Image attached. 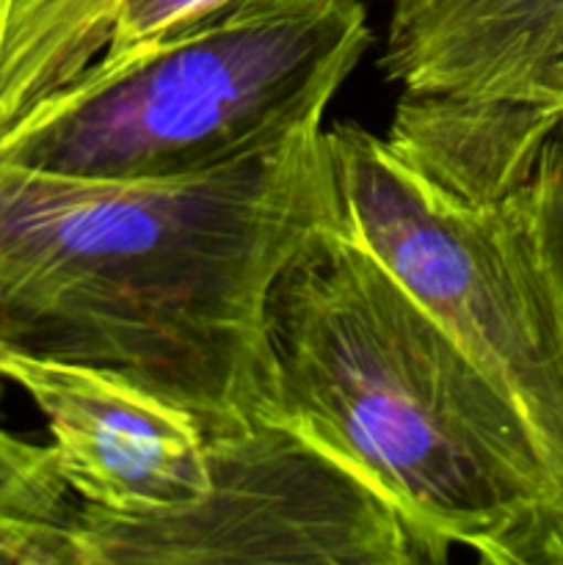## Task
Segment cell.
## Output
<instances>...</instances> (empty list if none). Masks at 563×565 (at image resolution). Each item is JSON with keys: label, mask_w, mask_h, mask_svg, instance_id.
I'll return each instance as SVG.
<instances>
[{"label": "cell", "mask_w": 563, "mask_h": 565, "mask_svg": "<svg viewBox=\"0 0 563 565\" xmlns=\"http://www.w3.org/2000/svg\"><path fill=\"white\" fill-rule=\"evenodd\" d=\"M563 110L406 94L384 136L326 127L340 230L362 243L528 423L563 494V315L524 199Z\"/></svg>", "instance_id": "3957f363"}, {"label": "cell", "mask_w": 563, "mask_h": 565, "mask_svg": "<svg viewBox=\"0 0 563 565\" xmlns=\"http://www.w3.org/2000/svg\"><path fill=\"white\" fill-rule=\"evenodd\" d=\"M337 221L326 125L160 180L0 160V348L116 370L208 439L241 430L270 414V290Z\"/></svg>", "instance_id": "6da1fadb"}, {"label": "cell", "mask_w": 563, "mask_h": 565, "mask_svg": "<svg viewBox=\"0 0 563 565\" xmlns=\"http://www.w3.org/2000/svg\"><path fill=\"white\" fill-rule=\"evenodd\" d=\"M373 33L359 0H230L103 55L0 132V160L83 180H160L323 125Z\"/></svg>", "instance_id": "277c9868"}, {"label": "cell", "mask_w": 563, "mask_h": 565, "mask_svg": "<svg viewBox=\"0 0 563 565\" xmlns=\"http://www.w3.org/2000/svg\"><path fill=\"white\" fill-rule=\"evenodd\" d=\"M0 14H3V0H0Z\"/></svg>", "instance_id": "7c38bea8"}, {"label": "cell", "mask_w": 563, "mask_h": 565, "mask_svg": "<svg viewBox=\"0 0 563 565\" xmlns=\"http://www.w3.org/2000/svg\"><path fill=\"white\" fill-rule=\"evenodd\" d=\"M270 414L346 463L428 557L563 565V494L495 381L346 230L268 296Z\"/></svg>", "instance_id": "7a4b0ae2"}, {"label": "cell", "mask_w": 563, "mask_h": 565, "mask_svg": "<svg viewBox=\"0 0 563 565\" xmlns=\"http://www.w3.org/2000/svg\"><path fill=\"white\" fill-rule=\"evenodd\" d=\"M208 491L180 511L77 508L75 565H428L395 511L315 441L263 417L208 439Z\"/></svg>", "instance_id": "5b68a950"}, {"label": "cell", "mask_w": 563, "mask_h": 565, "mask_svg": "<svg viewBox=\"0 0 563 565\" xmlns=\"http://www.w3.org/2000/svg\"><path fill=\"white\" fill-rule=\"evenodd\" d=\"M381 70L406 94L563 110V0H395Z\"/></svg>", "instance_id": "52a82bcc"}, {"label": "cell", "mask_w": 563, "mask_h": 565, "mask_svg": "<svg viewBox=\"0 0 563 565\" xmlns=\"http://www.w3.org/2000/svg\"><path fill=\"white\" fill-rule=\"evenodd\" d=\"M0 384L42 414L61 478L83 508L152 516L208 491L202 425L127 375L0 348Z\"/></svg>", "instance_id": "8992f818"}, {"label": "cell", "mask_w": 563, "mask_h": 565, "mask_svg": "<svg viewBox=\"0 0 563 565\" xmlns=\"http://www.w3.org/2000/svg\"><path fill=\"white\" fill-rule=\"evenodd\" d=\"M11 3H14V0H3V11H6V9H9V6H11ZM0 17H3V14H0Z\"/></svg>", "instance_id": "8fae6325"}, {"label": "cell", "mask_w": 563, "mask_h": 565, "mask_svg": "<svg viewBox=\"0 0 563 565\" xmlns=\"http://www.w3.org/2000/svg\"><path fill=\"white\" fill-rule=\"evenodd\" d=\"M77 508L53 447L0 425V563L72 565Z\"/></svg>", "instance_id": "ba28073f"}, {"label": "cell", "mask_w": 563, "mask_h": 565, "mask_svg": "<svg viewBox=\"0 0 563 565\" xmlns=\"http://www.w3.org/2000/svg\"><path fill=\"white\" fill-rule=\"evenodd\" d=\"M230 0H110L108 44L103 55L125 53L136 44L210 14ZM99 55V58H103Z\"/></svg>", "instance_id": "30bf717a"}, {"label": "cell", "mask_w": 563, "mask_h": 565, "mask_svg": "<svg viewBox=\"0 0 563 565\" xmlns=\"http://www.w3.org/2000/svg\"><path fill=\"white\" fill-rule=\"evenodd\" d=\"M541 265L563 315V119L541 143L524 182Z\"/></svg>", "instance_id": "9c48e42d"}]
</instances>
